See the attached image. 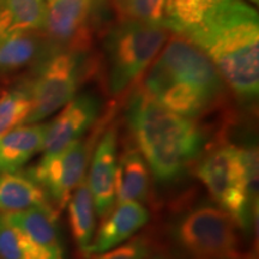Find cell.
Here are the masks:
<instances>
[{
  "instance_id": "f1b7e54d",
  "label": "cell",
  "mask_w": 259,
  "mask_h": 259,
  "mask_svg": "<svg viewBox=\"0 0 259 259\" xmlns=\"http://www.w3.org/2000/svg\"><path fill=\"white\" fill-rule=\"evenodd\" d=\"M251 259H254V258H251Z\"/></svg>"
},
{
  "instance_id": "2e32d148",
  "label": "cell",
  "mask_w": 259,
  "mask_h": 259,
  "mask_svg": "<svg viewBox=\"0 0 259 259\" xmlns=\"http://www.w3.org/2000/svg\"><path fill=\"white\" fill-rule=\"evenodd\" d=\"M34 208L56 210L44 190L27 174L0 171V213L6 215Z\"/></svg>"
},
{
  "instance_id": "30bf717a",
  "label": "cell",
  "mask_w": 259,
  "mask_h": 259,
  "mask_svg": "<svg viewBox=\"0 0 259 259\" xmlns=\"http://www.w3.org/2000/svg\"><path fill=\"white\" fill-rule=\"evenodd\" d=\"M100 112L101 101L99 97L92 93L77 94L48 124L42 153H58L82 138L99 119Z\"/></svg>"
},
{
  "instance_id": "ffe728a7",
  "label": "cell",
  "mask_w": 259,
  "mask_h": 259,
  "mask_svg": "<svg viewBox=\"0 0 259 259\" xmlns=\"http://www.w3.org/2000/svg\"><path fill=\"white\" fill-rule=\"evenodd\" d=\"M0 259H64V251L36 244L0 213Z\"/></svg>"
},
{
  "instance_id": "484cf974",
  "label": "cell",
  "mask_w": 259,
  "mask_h": 259,
  "mask_svg": "<svg viewBox=\"0 0 259 259\" xmlns=\"http://www.w3.org/2000/svg\"><path fill=\"white\" fill-rule=\"evenodd\" d=\"M248 2H250V3H252V4H255V5H257V4H258V2H259V0H248Z\"/></svg>"
},
{
  "instance_id": "603a6c76",
  "label": "cell",
  "mask_w": 259,
  "mask_h": 259,
  "mask_svg": "<svg viewBox=\"0 0 259 259\" xmlns=\"http://www.w3.org/2000/svg\"><path fill=\"white\" fill-rule=\"evenodd\" d=\"M112 5L119 22L167 27V0H112Z\"/></svg>"
},
{
  "instance_id": "3957f363",
  "label": "cell",
  "mask_w": 259,
  "mask_h": 259,
  "mask_svg": "<svg viewBox=\"0 0 259 259\" xmlns=\"http://www.w3.org/2000/svg\"><path fill=\"white\" fill-rule=\"evenodd\" d=\"M141 88L169 111L196 120L220 102L226 83L200 48L174 34L148 67Z\"/></svg>"
},
{
  "instance_id": "d6986e66",
  "label": "cell",
  "mask_w": 259,
  "mask_h": 259,
  "mask_svg": "<svg viewBox=\"0 0 259 259\" xmlns=\"http://www.w3.org/2000/svg\"><path fill=\"white\" fill-rule=\"evenodd\" d=\"M4 219L36 244L54 251H63L58 228L56 210L34 208L24 211L6 213Z\"/></svg>"
},
{
  "instance_id": "6da1fadb",
  "label": "cell",
  "mask_w": 259,
  "mask_h": 259,
  "mask_svg": "<svg viewBox=\"0 0 259 259\" xmlns=\"http://www.w3.org/2000/svg\"><path fill=\"white\" fill-rule=\"evenodd\" d=\"M200 48L236 95L254 100L259 90V19L244 0H221L196 27L181 32Z\"/></svg>"
},
{
  "instance_id": "4316f807",
  "label": "cell",
  "mask_w": 259,
  "mask_h": 259,
  "mask_svg": "<svg viewBox=\"0 0 259 259\" xmlns=\"http://www.w3.org/2000/svg\"><path fill=\"white\" fill-rule=\"evenodd\" d=\"M48 2H52V0H47V3H48Z\"/></svg>"
},
{
  "instance_id": "8992f818",
  "label": "cell",
  "mask_w": 259,
  "mask_h": 259,
  "mask_svg": "<svg viewBox=\"0 0 259 259\" xmlns=\"http://www.w3.org/2000/svg\"><path fill=\"white\" fill-rule=\"evenodd\" d=\"M238 228L219 206L198 204L178 216L170 227V238L187 259H239Z\"/></svg>"
},
{
  "instance_id": "83f0119b",
  "label": "cell",
  "mask_w": 259,
  "mask_h": 259,
  "mask_svg": "<svg viewBox=\"0 0 259 259\" xmlns=\"http://www.w3.org/2000/svg\"><path fill=\"white\" fill-rule=\"evenodd\" d=\"M2 2H3V0H0V4H2Z\"/></svg>"
},
{
  "instance_id": "9c48e42d",
  "label": "cell",
  "mask_w": 259,
  "mask_h": 259,
  "mask_svg": "<svg viewBox=\"0 0 259 259\" xmlns=\"http://www.w3.org/2000/svg\"><path fill=\"white\" fill-rule=\"evenodd\" d=\"M96 0H52L47 3L42 34L51 48L88 46L89 19Z\"/></svg>"
},
{
  "instance_id": "8fae6325",
  "label": "cell",
  "mask_w": 259,
  "mask_h": 259,
  "mask_svg": "<svg viewBox=\"0 0 259 259\" xmlns=\"http://www.w3.org/2000/svg\"><path fill=\"white\" fill-rule=\"evenodd\" d=\"M118 167V131L109 126L96 145L92 157L88 186L96 215L105 219L115 205V176Z\"/></svg>"
},
{
  "instance_id": "e0dca14e",
  "label": "cell",
  "mask_w": 259,
  "mask_h": 259,
  "mask_svg": "<svg viewBox=\"0 0 259 259\" xmlns=\"http://www.w3.org/2000/svg\"><path fill=\"white\" fill-rule=\"evenodd\" d=\"M66 206L73 240L79 251L85 257H89V247L95 235L96 211L87 177L73 190Z\"/></svg>"
},
{
  "instance_id": "4fadbf2b",
  "label": "cell",
  "mask_w": 259,
  "mask_h": 259,
  "mask_svg": "<svg viewBox=\"0 0 259 259\" xmlns=\"http://www.w3.org/2000/svg\"><path fill=\"white\" fill-rule=\"evenodd\" d=\"M51 51L42 31H27L0 42V82L32 71Z\"/></svg>"
},
{
  "instance_id": "277c9868",
  "label": "cell",
  "mask_w": 259,
  "mask_h": 259,
  "mask_svg": "<svg viewBox=\"0 0 259 259\" xmlns=\"http://www.w3.org/2000/svg\"><path fill=\"white\" fill-rule=\"evenodd\" d=\"M196 174L220 209L247 231L258 219L257 149L223 145L204 156Z\"/></svg>"
},
{
  "instance_id": "7a4b0ae2",
  "label": "cell",
  "mask_w": 259,
  "mask_h": 259,
  "mask_svg": "<svg viewBox=\"0 0 259 259\" xmlns=\"http://www.w3.org/2000/svg\"><path fill=\"white\" fill-rule=\"evenodd\" d=\"M126 119L137 150L155 180H179L202 156L205 135L193 119L169 111L139 87L130 97Z\"/></svg>"
},
{
  "instance_id": "7c38bea8",
  "label": "cell",
  "mask_w": 259,
  "mask_h": 259,
  "mask_svg": "<svg viewBox=\"0 0 259 259\" xmlns=\"http://www.w3.org/2000/svg\"><path fill=\"white\" fill-rule=\"evenodd\" d=\"M149 218L144 204L137 202L116 204L102 220V225L94 235L89 255L102 253L124 244L147 225Z\"/></svg>"
},
{
  "instance_id": "9a60e30c",
  "label": "cell",
  "mask_w": 259,
  "mask_h": 259,
  "mask_svg": "<svg viewBox=\"0 0 259 259\" xmlns=\"http://www.w3.org/2000/svg\"><path fill=\"white\" fill-rule=\"evenodd\" d=\"M150 169L137 148L128 147L118 158L115 176V205L126 202L148 203Z\"/></svg>"
},
{
  "instance_id": "d4e9b609",
  "label": "cell",
  "mask_w": 259,
  "mask_h": 259,
  "mask_svg": "<svg viewBox=\"0 0 259 259\" xmlns=\"http://www.w3.org/2000/svg\"><path fill=\"white\" fill-rule=\"evenodd\" d=\"M148 259H168L166 255H163V254H151L150 257H149Z\"/></svg>"
},
{
  "instance_id": "52a82bcc",
  "label": "cell",
  "mask_w": 259,
  "mask_h": 259,
  "mask_svg": "<svg viewBox=\"0 0 259 259\" xmlns=\"http://www.w3.org/2000/svg\"><path fill=\"white\" fill-rule=\"evenodd\" d=\"M84 48H52L29 78L31 112L25 124L54 114L77 95L84 71Z\"/></svg>"
},
{
  "instance_id": "5b68a950",
  "label": "cell",
  "mask_w": 259,
  "mask_h": 259,
  "mask_svg": "<svg viewBox=\"0 0 259 259\" xmlns=\"http://www.w3.org/2000/svg\"><path fill=\"white\" fill-rule=\"evenodd\" d=\"M170 36L166 25L119 22L105 38L107 87L120 95L143 74Z\"/></svg>"
},
{
  "instance_id": "7402d4cb",
  "label": "cell",
  "mask_w": 259,
  "mask_h": 259,
  "mask_svg": "<svg viewBox=\"0 0 259 259\" xmlns=\"http://www.w3.org/2000/svg\"><path fill=\"white\" fill-rule=\"evenodd\" d=\"M221 0H167V27L176 34L196 27Z\"/></svg>"
},
{
  "instance_id": "ba28073f",
  "label": "cell",
  "mask_w": 259,
  "mask_h": 259,
  "mask_svg": "<svg viewBox=\"0 0 259 259\" xmlns=\"http://www.w3.org/2000/svg\"><path fill=\"white\" fill-rule=\"evenodd\" d=\"M89 153V141L82 137L58 153L44 154L25 173L44 190L58 212L66 206L73 190L85 177Z\"/></svg>"
},
{
  "instance_id": "cb8c5ba5",
  "label": "cell",
  "mask_w": 259,
  "mask_h": 259,
  "mask_svg": "<svg viewBox=\"0 0 259 259\" xmlns=\"http://www.w3.org/2000/svg\"><path fill=\"white\" fill-rule=\"evenodd\" d=\"M153 253V240L147 235H135L112 250L93 254L92 259H148Z\"/></svg>"
},
{
  "instance_id": "ac0fdd59",
  "label": "cell",
  "mask_w": 259,
  "mask_h": 259,
  "mask_svg": "<svg viewBox=\"0 0 259 259\" xmlns=\"http://www.w3.org/2000/svg\"><path fill=\"white\" fill-rule=\"evenodd\" d=\"M45 0H3L0 4V42L27 31H42L46 18Z\"/></svg>"
},
{
  "instance_id": "5bb4252c",
  "label": "cell",
  "mask_w": 259,
  "mask_h": 259,
  "mask_svg": "<svg viewBox=\"0 0 259 259\" xmlns=\"http://www.w3.org/2000/svg\"><path fill=\"white\" fill-rule=\"evenodd\" d=\"M48 124H23L0 137V171L16 173L44 149Z\"/></svg>"
},
{
  "instance_id": "44dd1931",
  "label": "cell",
  "mask_w": 259,
  "mask_h": 259,
  "mask_svg": "<svg viewBox=\"0 0 259 259\" xmlns=\"http://www.w3.org/2000/svg\"><path fill=\"white\" fill-rule=\"evenodd\" d=\"M31 112L29 79L6 89L0 95V137L25 124Z\"/></svg>"
}]
</instances>
